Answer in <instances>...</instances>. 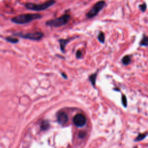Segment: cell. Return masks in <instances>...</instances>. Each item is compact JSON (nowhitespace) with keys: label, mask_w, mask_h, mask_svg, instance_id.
Returning <instances> with one entry per match:
<instances>
[{"label":"cell","mask_w":148,"mask_h":148,"mask_svg":"<svg viewBox=\"0 0 148 148\" xmlns=\"http://www.w3.org/2000/svg\"><path fill=\"white\" fill-rule=\"evenodd\" d=\"M41 18L42 15L38 14H26L15 16L12 18L11 21L17 24H24Z\"/></svg>","instance_id":"6da1fadb"},{"label":"cell","mask_w":148,"mask_h":148,"mask_svg":"<svg viewBox=\"0 0 148 148\" xmlns=\"http://www.w3.org/2000/svg\"><path fill=\"white\" fill-rule=\"evenodd\" d=\"M71 19V16L69 14H66L60 18L48 20L46 22V24L48 26L53 27H60L67 24Z\"/></svg>","instance_id":"7a4b0ae2"},{"label":"cell","mask_w":148,"mask_h":148,"mask_svg":"<svg viewBox=\"0 0 148 148\" xmlns=\"http://www.w3.org/2000/svg\"><path fill=\"white\" fill-rule=\"evenodd\" d=\"M55 0H49V1L40 4H36L34 3H26L25 4V7L29 10L35 11H41L45 10L49 7L52 6L55 3Z\"/></svg>","instance_id":"3957f363"},{"label":"cell","mask_w":148,"mask_h":148,"mask_svg":"<svg viewBox=\"0 0 148 148\" xmlns=\"http://www.w3.org/2000/svg\"><path fill=\"white\" fill-rule=\"evenodd\" d=\"M105 5L106 4L104 1H100L97 2L86 14L87 18L91 19L95 17L102 9H103Z\"/></svg>","instance_id":"277c9868"},{"label":"cell","mask_w":148,"mask_h":148,"mask_svg":"<svg viewBox=\"0 0 148 148\" xmlns=\"http://www.w3.org/2000/svg\"><path fill=\"white\" fill-rule=\"evenodd\" d=\"M14 35H16L22 38L28 39L32 41H39L44 36L43 34L41 32H30V33H26V34L19 32V33L15 34Z\"/></svg>","instance_id":"5b68a950"},{"label":"cell","mask_w":148,"mask_h":148,"mask_svg":"<svg viewBox=\"0 0 148 148\" xmlns=\"http://www.w3.org/2000/svg\"><path fill=\"white\" fill-rule=\"evenodd\" d=\"M74 123L78 127H83L86 123V117L83 114H77L74 118Z\"/></svg>","instance_id":"8992f818"},{"label":"cell","mask_w":148,"mask_h":148,"mask_svg":"<svg viewBox=\"0 0 148 148\" xmlns=\"http://www.w3.org/2000/svg\"><path fill=\"white\" fill-rule=\"evenodd\" d=\"M68 119V118L67 115L66 114V112H64L60 113L57 117V120L59 123L62 125L65 124L67 122Z\"/></svg>","instance_id":"52a82bcc"},{"label":"cell","mask_w":148,"mask_h":148,"mask_svg":"<svg viewBox=\"0 0 148 148\" xmlns=\"http://www.w3.org/2000/svg\"><path fill=\"white\" fill-rule=\"evenodd\" d=\"M70 39H60L59 40V42L60 44V49L62 52L64 53L65 52V49L67 44L70 41Z\"/></svg>","instance_id":"ba28073f"},{"label":"cell","mask_w":148,"mask_h":148,"mask_svg":"<svg viewBox=\"0 0 148 148\" xmlns=\"http://www.w3.org/2000/svg\"><path fill=\"white\" fill-rule=\"evenodd\" d=\"M131 61V56L129 55H126L124 56L122 60V63L125 66H127L130 64Z\"/></svg>","instance_id":"9c48e42d"},{"label":"cell","mask_w":148,"mask_h":148,"mask_svg":"<svg viewBox=\"0 0 148 148\" xmlns=\"http://www.w3.org/2000/svg\"><path fill=\"white\" fill-rule=\"evenodd\" d=\"M139 45L141 46H145L146 47L148 46V36L146 35H143V38H142Z\"/></svg>","instance_id":"30bf717a"},{"label":"cell","mask_w":148,"mask_h":148,"mask_svg":"<svg viewBox=\"0 0 148 148\" xmlns=\"http://www.w3.org/2000/svg\"><path fill=\"white\" fill-rule=\"evenodd\" d=\"M96 78H97V73H94L92 75H91L89 76V79L91 83V84H93V86H94L95 85V81H96Z\"/></svg>","instance_id":"8fae6325"},{"label":"cell","mask_w":148,"mask_h":148,"mask_svg":"<svg viewBox=\"0 0 148 148\" xmlns=\"http://www.w3.org/2000/svg\"><path fill=\"white\" fill-rule=\"evenodd\" d=\"M98 39L101 43H104L105 42V35L103 32H100L98 34Z\"/></svg>","instance_id":"7c38bea8"},{"label":"cell","mask_w":148,"mask_h":148,"mask_svg":"<svg viewBox=\"0 0 148 148\" xmlns=\"http://www.w3.org/2000/svg\"><path fill=\"white\" fill-rule=\"evenodd\" d=\"M6 40L12 43H16L19 42V39H18L17 38H12L11 36H8V37L6 38Z\"/></svg>","instance_id":"4fadbf2b"},{"label":"cell","mask_w":148,"mask_h":148,"mask_svg":"<svg viewBox=\"0 0 148 148\" xmlns=\"http://www.w3.org/2000/svg\"><path fill=\"white\" fill-rule=\"evenodd\" d=\"M139 9H140V10L141 11L145 12L146 10V9H147V5H146V4L145 3H143L142 4H141V5H140L139 6Z\"/></svg>","instance_id":"5bb4252c"},{"label":"cell","mask_w":148,"mask_h":148,"mask_svg":"<svg viewBox=\"0 0 148 148\" xmlns=\"http://www.w3.org/2000/svg\"><path fill=\"white\" fill-rule=\"evenodd\" d=\"M49 124L48 122H43L42 123V124L41 127H42V128L43 130H46V129L48 128V127H49Z\"/></svg>","instance_id":"9a60e30c"},{"label":"cell","mask_w":148,"mask_h":148,"mask_svg":"<svg viewBox=\"0 0 148 148\" xmlns=\"http://www.w3.org/2000/svg\"><path fill=\"white\" fill-rule=\"evenodd\" d=\"M146 137V134H139V135L137 137V138H136L135 141H141V140H142V139H144Z\"/></svg>","instance_id":"2e32d148"},{"label":"cell","mask_w":148,"mask_h":148,"mask_svg":"<svg viewBox=\"0 0 148 148\" xmlns=\"http://www.w3.org/2000/svg\"><path fill=\"white\" fill-rule=\"evenodd\" d=\"M122 103L124 106L126 107L127 106V99H126V97L125 95H123L122 96Z\"/></svg>","instance_id":"e0dca14e"},{"label":"cell","mask_w":148,"mask_h":148,"mask_svg":"<svg viewBox=\"0 0 148 148\" xmlns=\"http://www.w3.org/2000/svg\"><path fill=\"white\" fill-rule=\"evenodd\" d=\"M82 56V52L80 51V50H78L77 52H76V56L78 59H80L81 58Z\"/></svg>","instance_id":"ac0fdd59"},{"label":"cell","mask_w":148,"mask_h":148,"mask_svg":"<svg viewBox=\"0 0 148 148\" xmlns=\"http://www.w3.org/2000/svg\"><path fill=\"white\" fill-rule=\"evenodd\" d=\"M61 75H62V76H63L64 78H66V79L67 78V77H66L67 76H66V75H65V74H64V73H61Z\"/></svg>","instance_id":"d6986e66"}]
</instances>
